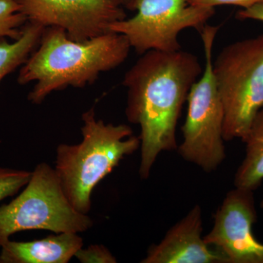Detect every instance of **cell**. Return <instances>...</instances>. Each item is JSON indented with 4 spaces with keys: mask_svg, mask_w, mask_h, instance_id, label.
<instances>
[{
    "mask_svg": "<svg viewBox=\"0 0 263 263\" xmlns=\"http://www.w3.org/2000/svg\"><path fill=\"white\" fill-rule=\"evenodd\" d=\"M202 71L198 59L190 52L149 51L124 76L126 116L129 122L141 128L142 179H148L162 152L177 150L180 114Z\"/></svg>",
    "mask_w": 263,
    "mask_h": 263,
    "instance_id": "cell-1",
    "label": "cell"
},
{
    "mask_svg": "<svg viewBox=\"0 0 263 263\" xmlns=\"http://www.w3.org/2000/svg\"><path fill=\"white\" fill-rule=\"evenodd\" d=\"M130 49L127 38L119 33L76 41L63 29L47 27L37 47L22 65L18 83L34 81L28 100L41 104L53 91L93 84L100 74L122 65Z\"/></svg>",
    "mask_w": 263,
    "mask_h": 263,
    "instance_id": "cell-2",
    "label": "cell"
},
{
    "mask_svg": "<svg viewBox=\"0 0 263 263\" xmlns=\"http://www.w3.org/2000/svg\"><path fill=\"white\" fill-rule=\"evenodd\" d=\"M83 140L76 145L57 147L55 171L69 201L78 212L87 214L95 186L122 159L141 146L126 124L114 125L98 119L95 107L82 115Z\"/></svg>",
    "mask_w": 263,
    "mask_h": 263,
    "instance_id": "cell-3",
    "label": "cell"
},
{
    "mask_svg": "<svg viewBox=\"0 0 263 263\" xmlns=\"http://www.w3.org/2000/svg\"><path fill=\"white\" fill-rule=\"evenodd\" d=\"M213 71L224 109V141L247 136L263 108V34L226 46Z\"/></svg>",
    "mask_w": 263,
    "mask_h": 263,
    "instance_id": "cell-4",
    "label": "cell"
},
{
    "mask_svg": "<svg viewBox=\"0 0 263 263\" xmlns=\"http://www.w3.org/2000/svg\"><path fill=\"white\" fill-rule=\"evenodd\" d=\"M92 226L91 218L78 212L69 201L55 169L41 163L32 172L24 191L0 206V247L18 232L79 233Z\"/></svg>",
    "mask_w": 263,
    "mask_h": 263,
    "instance_id": "cell-5",
    "label": "cell"
},
{
    "mask_svg": "<svg viewBox=\"0 0 263 263\" xmlns=\"http://www.w3.org/2000/svg\"><path fill=\"white\" fill-rule=\"evenodd\" d=\"M219 29V26L205 24L200 31L205 68L189 93L183 141L177 148L183 160L208 173L215 171L226 157L224 109L213 71V47Z\"/></svg>",
    "mask_w": 263,
    "mask_h": 263,
    "instance_id": "cell-6",
    "label": "cell"
},
{
    "mask_svg": "<svg viewBox=\"0 0 263 263\" xmlns=\"http://www.w3.org/2000/svg\"><path fill=\"white\" fill-rule=\"evenodd\" d=\"M135 11L132 18L112 24L110 32L124 35L141 55L179 51L180 33L186 29L201 31L215 14V8L190 5L188 0H136Z\"/></svg>",
    "mask_w": 263,
    "mask_h": 263,
    "instance_id": "cell-7",
    "label": "cell"
},
{
    "mask_svg": "<svg viewBox=\"0 0 263 263\" xmlns=\"http://www.w3.org/2000/svg\"><path fill=\"white\" fill-rule=\"evenodd\" d=\"M27 22L63 29L70 39L84 41L110 32L127 18L124 8L110 0H19Z\"/></svg>",
    "mask_w": 263,
    "mask_h": 263,
    "instance_id": "cell-8",
    "label": "cell"
},
{
    "mask_svg": "<svg viewBox=\"0 0 263 263\" xmlns=\"http://www.w3.org/2000/svg\"><path fill=\"white\" fill-rule=\"evenodd\" d=\"M254 191L235 187L227 194L204 240L226 263H263V243L256 239Z\"/></svg>",
    "mask_w": 263,
    "mask_h": 263,
    "instance_id": "cell-9",
    "label": "cell"
},
{
    "mask_svg": "<svg viewBox=\"0 0 263 263\" xmlns=\"http://www.w3.org/2000/svg\"><path fill=\"white\" fill-rule=\"evenodd\" d=\"M202 210L196 205L152 246L143 263H226L202 236Z\"/></svg>",
    "mask_w": 263,
    "mask_h": 263,
    "instance_id": "cell-10",
    "label": "cell"
},
{
    "mask_svg": "<svg viewBox=\"0 0 263 263\" xmlns=\"http://www.w3.org/2000/svg\"><path fill=\"white\" fill-rule=\"evenodd\" d=\"M83 245L82 238L75 233H57L32 241L9 240L1 247L0 262L67 263Z\"/></svg>",
    "mask_w": 263,
    "mask_h": 263,
    "instance_id": "cell-11",
    "label": "cell"
},
{
    "mask_svg": "<svg viewBox=\"0 0 263 263\" xmlns=\"http://www.w3.org/2000/svg\"><path fill=\"white\" fill-rule=\"evenodd\" d=\"M242 141L246 144V154L235 175V187L254 191L263 181V108Z\"/></svg>",
    "mask_w": 263,
    "mask_h": 263,
    "instance_id": "cell-12",
    "label": "cell"
},
{
    "mask_svg": "<svg viewBox=\"0 0 263 263\" xmlns=\"http://www.w3.org/2000/svg\"><path fill=\"white\" fill-rule=\"evenodd\" d=\"M45 27L29 22L23 27L22 36L14 42L0 40V83L5 76L23 65L41 41Z\"/></svg>",
    "mask_w": 263,
    "mask_h": 263,
    "instance_id": "cell-13",
    "label": "cell"
},
{
    "mask_svg": "<svg viewBox=\"0 0 263 263\" xmlns=\"http://www.w3.org/2000/svg\"><path fill=\"white\" fill-rule=\"evenodd\" d=\"M21 8L19 0H0V40L9 37L16 41L22 36V26L27 19Z\"/></svg>",
    "mask_w": 263,
    "mask_h": 263,
    "instance_id": "cell-14",
    "label": "cell"
},
{
    "mask_svg": "<svg viewBox=\"0 0 263 263\" xmlns=\"http://www.w3.org/2000/svg\"><path fill=\"white\" fill-rule=\"evenodd\" d=\"M32 172L0 167V201L15 195L26 186Z\"/></svg>",
    "mask_w": 263,
    "mask_h": 263,
    "instance_id": "cell-15",
    "label": "cell"
},
{
    "mask_svg": "<svg viewBox=\"0 0 263 263\" xmlns=\"http://www.w3.org/2000/svg\"><path fill=\"white\" fill-rule=\"evenodd\" d=\"M75 257L82 263H115L117 259L103 245H91L87 249H80Z\"/></svg>",
    "mask_w": 263,
    "mask_h": 263,
    "instance_id": "cell-16",
    "label": "cell"
},
{
    "mask_svg": "<svg viewBox=\"0 0 263 263\" xmlns=\"http://www.w3.org/2000/svg\"><path fill=\"white\" fill-rule=\"evenodd\" d=\"M189 4L195 6L215 8L221 5H234L247 9L254 5L263 3V0H188Z\"/></svg>",
    "mask_w": 263,
    "mask_h": 263,
    "instance_id": "cell-17",
    "label": "cell"
},
{
    "mask_svg": "<svg viewBox=\"0 0 263 263\" xmlns=\"http://www.w3.org/2000/svg\"><path fill=\"white\" fill-rule=\"evenodd\" d=\"M240 20H254L263 22V3L254 5L247 9H241L237 13Z\"/></svg>",
    "mask_w": 263,
    "mask_h": 263,
    "instance_id": "cell-18",
    "label": "cell"
},
{
    "mask_svg": "<svg viewBox=\"0 0 263 263\" xmlns=\"http://www.w3.org/2000/svg\"><path fill=\"white\" fill-rule=\"evenodd\" d=\"M116 4L119 5L123 8H127L130 10H135V3L136 0H110Z\"/></svg>",
    "mask_w": 263,
    "mask_h": 263,
    "instance_id": "cell-19",
    "label": "cell"
},
{
    "mask_svg": "<svg viewBox=\"0 0 263 263\" xmlns=\"http://www.w3.org/2000/svg\"><path fill=\"white\" fill-rule=\"evenodd\" d=\"M260 207L263 209V200L261 201Z\"/></svg>",
    "mask_w": 263,
    "mask_h": 263,
    "instance_id": "cell-20",
    "label": "cell"
}]
</instances>
